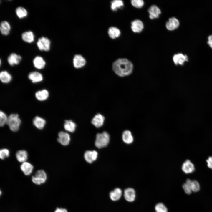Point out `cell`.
Wrapping results in <instances>:
<instances>
[{
    "label": "cell",
    "mask_w": 212,
    "mask_h": 212,
    "mask_svg": "<svg viewBox=\"0 0 212 212\" xmlns=\"http://www.w3.org/2000/svg\"><path fill=\"white\" fill-rule=\"evenodd\" d=\"M36 99L38 101H43L47 100L49 96V92L46 89H43L37 91L35 94Z\"/></svg>",
    "instance_id": "obj_17"
},
{
    "label": "cell",
    "mask_w": 212,
    "mask_h": 212,
    "mask_svg": "<svg viewBox=\"0 0 212 212\" xmlns=\"http://www.w3.org/2000/svg\"><path fill=\"white\" fill-rule=\"evenodd\" d=\"M131 3L133 6L138 8L142 7L144 4V1L142 0H132Z\"/></svg>",
    "instance_id": "obj_36"
},
{
    "label": "cell",
    "mask_w": 212,
    "mask_h": 212,
    "mask_svg": "<svg viewBox=\"0 0 212 212\" xmlns=\"http://www.w3.org/2000/svg\"><path fill=\"white\" fill-rule=\"evenodd\" d=\"M54 212H68L67 209L63 208H57Z\"/></svg>",
    "instance_id": "obj_40"
},
{
    "label": "cell",
    "mask_w": 212,
    "mask_h": 212,
    "mask_svg": "<svg viewBox=\"0 0 212 212\" xmlns=\"http://www.w3.org/2000/svg\"><path fill=\"white\" fill-rule=\"evenodd\" d=\"M105 120V117L103 115L100 113H97L92 119L91 123L96 127L99 128L103 125Z\"/></svg>",
    "instance_id": "obj_14"
},
{
    "label": "cell",
    "mask_w": 212,
    "mask_h": 212,
    "mask_svg": "<svg viewBox=\"0 0 212 212\" xmlns=\"http://www.w3.org/2000/svg\"><path fill=\"white\" fill-rule=\"evenodd\" d=\"M37 45L40 50L48 51L50 49V41L47 38L42 37L38 39Z\"/></svg>",
    "instance_id": "obj_5"
},
{
    "label": "cell",
    "mask_w": 212,
    "mask_h": 212,
    "mask_svg": "<svg viewBox=\"0 0 212 212\" xmlns=\"http://www.w3.org/2000/svg\"><path fill=\"white\" fill-rule=\"evenodd\" d=\"M11 26L9 23L7 21H4L0 24V30L1 33L4 35H7L9 33Z\"/></svg>",
    "instance_id": "obj_28"
},
{
    "label": "cell",
    "mask_w": 212,
    "mask_h": 212,
    "mask_svg": "<svg viewBox=\"0 0 212 212\" xmlns=\"http://www.w3.org/2000/svg\"><path fill=\"white\" fill-rule=\"evenodd\" d=\"M124 5L123 2L121 0H115L113 1L111 3V8L114 11H116L118 9H120Z\"/></svg>",
    "instance_id": "obj_30"
},
{
    "label": "cell",
    "mask_w": 212,
    "mask_h": 212,
    "mask_svg": "<svg viewBox=\"0 0 212 212\" xmlns=\"http://www.w3.org/2000/svg\"><path fill=\"white\" fill-rule=\"evenodd\" d=\"M20 168L25 175L28 176L30 175L32 173L34 167L30 163L26 161L21 163L20 166Z\"/></svg>",
    "instance_id": "obj_13"
},
{
    "label": "cell",
    "mask_w": 212,
    "mask_h": 212,
    "mask_svg": "<svg viewBox=\"0 0 212 212\" xmlns=\"http://www.w3.org/2000/svg\"><path fill=\"white\" fill-rule=\"evenodd\" d=\"M208 167L210 169H212V156L209 157L206 160Z\"/></svg>",
    "instance_id": "obj_38"
},
{
    "label": "cell",
    "mask_w": 212,
    "mask_h": 212,
    "mask_svg": "<svg viewBox=\"0 0 212 212\" xmlns=\"http://www.w3.org/2000/svg\"><path fill=\"white\" fill-rule=\"evenodd\" d=\"M33 125L37 129L42 130L44 127L46 123L44 118L39 116H36L32 120Z\"/></svg>",
    "instance_id": "obj_15"
},
{
    "label": "cell",
    "mask_w": 212,
    "mask_h": 212,
    "mask_svg": "<svg viewBox=\"0 0 212 212\" xmlns=\"http://www.w3.org/2000/svg\"><path fill=\"white\" fill-rule=\"evenodd\" d=\"M131 28L132 31L135 33L141 32L144 28V24L141 20L135 19L131 23Z\"/></svg>",
    "instance_id": "obj_12"
},
{
    "label": "cell",
    "mask_w": 212,
    "mask_h": 212,
    "mask_svg": "<svg viewBox=\"0 0 212 212\" xmlns=\"http://www.w3.org/2000/svg\"><path fill=\"white\" fill-rule=\"evenodd\" d=\"M33 64L34 67L38 69H41L44 68L46 63L43 58L40 56H36L33 61Z\"/></svg>",
    "instance_id": "obj_21"
},
{
    "label": "cell",
    "mask_w": 212,
    "mask_h": 212,
    "mask_svg": "<svg viewBox=\"0 0 212 212\" xmlns=\"http://www.w3.org/2000/svg\"><path fill=\"white\" fill-rule=\"evenodd\" d=\"M28 78L33 83H36L42 81L43 77L40 72L37 71H33L28 74Z\"/></svg>",
    "instance_id": "obj_9"
},
{
    "label": "cell",
    "mask_w": 212,
    "mask_h": 212,
    "mask_svg": "<svg viewBox=\"0 0 212 212\" xmlns=\"http://www.w3.org/2000/svg\"><path fill=\"white\" fill-rule=\"evenodd\" d=\"M188 57L186 55L181 53L175 54L173 57V62L176 65H183L185 62L188 61Z\"/></svg>",
    "instance_id": "obj_7"
},
{
    "label": "cell",
    "mask_w": 212,
    "mask_h": 212,
    "mask_svg": "<svg viewBox=\"0 0 212 212\" xmlns=\"http://www.w3.org/2000/svg\"><path fill=\"white\" fill-rule=\"evenodd\" d=\"M11 75L7 71L3 70L0 73V80L1 82L4 84L10 83L12 80Z\"/></svg>",
    "instance_id": "obj_23"
},
{
    "label": "cell",
    "mask_w": 212,
    "mask_h": 212,
    "mask_svg": "<svg viewBox=\"0 0 212 212\" xmlns=\"http://www.w3.org/2000/svg\"><path fill=\"white\" fill-rule=\"evenodd\" d=\"M73 65L76 68L79 69L84 66L86 62L85 58L80 54L75 55L73 59Z\"/></svg>",
    "instance_id": "obj_8"
},
{
    "label": "cell",
    "mask_w": 212,
    "mask_h": 212,
    "mask_svg": "<svg viewBox=\"0 0 212 212\" xmlns=\"http://www.w3.org/2000/svg\"><path fill=\"white\" fill-rule=\"evenodd\" d=\"M57 141L63 146L68 145L69 143L70 138L69 134L63 131L59 132L58 134Z\"/></svg>",
    "instance_id": "obj_6"
},
{
    "label": "cell",
    "mask_w": 212,
    "mask_h": 212,
    "mask_svg": "<svg viewBox=\"0 0 212 212\" xmlns=\"http://www.w3.org/2000/svg\"><path fill=\"white\" fill-rule=\"evenodd\" d=\"M122 195L121 190L119 188H117L111 191L109 196L112 200L115 201L119 200L120 198Z\"/></svg>",
    "instance_id": "obj_26"
},
{
    "label": "cell",
    "mask_w": 212,
    "mask_h": 212,
    "mask_svg": "<svg viewBox=\"0 0 212 212\" xmlns=\"http://www.w3.org/2000/svg\"><path fill=\"white\" fill-rule=\"evenodd\" d=\"M21 123V119L17 114L12 113L8 116L7 125L10 130L13 132H16L19 130Z\"/></svg>",
    "instance_id": "obj_2"
},
{
    "label": "cell",
    "mask_w": 212,
    "mask_h": 212,
    "mask_svg": "<svg viewBox=\"0 0 212 212\" xmlns=\"http://www.w3.org/2000/svg\"><path fill=\"white\" fill-rule=\"evenodd\" d=\"M64 126L66 131L73 132L75 130L76 125L72 120H66L64 121Z\"/></svg>",
    "instance_id": "obj_25"
},
{
    "label": "cell",
    "mask_w": 212,
    "mask_h": 212,
    "mask_svg": "<svg viewBox=\"0 0 212 212\" xmlns=\"http://www.w3.org/2000/svg\"><path fill=\"white\" fill-rule=\"evenodd\" d=\"M122 138L123 141L127 144H130L134 141L132 133L129 130H125L123 132Z\"/></svg>",
    "instance_id": "obj_24"
},
{
    "label": "cell",
    "mask_w": 212,
    "mask_h": 212,
    "mask_svg": "<svg viewBox=\"0 0 212 212\" xmlns=\"http://www.w3.org/2000/svg\"><path fill=\"white\" fill-rule=\"evenodd\" d=\"M15 156L17 161L22 163L26 161L28 159V154L26 150H21L16 152Z\"/></svg>",
    "instance_id": "obj_22"
},
{
    "label": "cell",
    "mask_w": 212,
    "mask_h": 212,
    "mask_svg": "<svg viewBox=\"0 0 212 212\" xmlns=\"http://www.w3.org/2000/svg\"><path fill=\"white\" fill-rule=\"evenodd\" d=\"M10 155L9 150L7 148L1 149L0 150V158L1 160H4L9 157Z\"/></svg>",
    "instance_id": "obj_34"
},
{
    "label": "cell",
    "mask_w": 212,
    "mask_h": 212,
    "mask_svg": "<svg viewBox=\"0 0 212 212\" xmlns=\"http://www.w3.org/2000/svg\"><path fill=\"white\" fill-rule=\"evenodd\" d=\"M148 12L149 14V17L151 19L158 18L161 13L160 9L155 5L151 6L148 8Z\"/></svg>",
    "instance_id": "obj_10"
},
{
    "label": "cell",
    "mask_w": 212,
    "mask_h": 212,
    "mask_svg": "<svg viewBox=\"0 0 212 212\" xmlns=\"http://www.w3.org/2000/svg\"><path fill=\"white\" fill-rule=\"evenodd\" d=\"M21 60V57L14 53H11L7 58L8 62L11 66L19 64Z\"/></svg>",
    "instance_id": "obj_16"
},
{
    "label": "cell",
    "mask_w": 212,
    "mask_h": 212,
    "mask_svg": "<svg viewBox=\"0 0 212 212\" xmlns=\"http://www.w3.org/2000/svg\"><path fill=\"white\" fill-rule=\"evenodd\" d=\"M133 69V65L130 61L125 58H120L115 60L112 64V69L118 76L124 77L130 75Z\"/></svg>",
    "instance_id": "obj_1"
},
{
    "label": "cell",
    "mask_w": 212,
    "mask_h": 212,
    "mask_svg": "<svg viewBox=\"0 0 212 212\" xmlns=\"http://www.w3.org/2000/svg\"><path fill=\"white\" fill-rule=\"evenodd\" d=\"M110 140V136L108 133L103 132L97 134L95 141V146L99 148L107 146Z\"/></svg>",
    "instance_id": "obj_3"
},
{
    "label": "cell",
    "mask_w": 212,
    "mask_h": 212,
    "mask_svg": "<svg viewBox=\"0 0 212 212\" xmlns=\"http://www.w3.org/2000/svg\"><path fill=\"white\" fill-rule=\"evenodd\" d=\"M182 169L183 171L186 174L191 173L194 171L195 167L193 164L189 160H186L183 163Z\"/></svg>",
    "instance_id": "obj_19"
},
{
    "label": "cell",
    "mask_w": 212,
    "mask_h": 212,
    "mask_svg": "<svg viewBox=\"0 0 212 212\" xmlns=\"http://www.w3.org/2000/svg\"><path fill=\"white\" fill-rule=\"evenodd\" d=\"M21 37L24 41L31 43L34 41V35L32 31H26L23 33L21 34Z\"/></svg>",
    "instance_id": "obj_27"
},
{
    "label": "cell",
    "mask_w": 212,
    "mask_h": 212,
    "mask_svg": "<svg viewBox=\"0 0 212 212\" xmlns=\"http://www.w3.org/2000/svg\"><path fill=\"white\" fill-rule=\"evenodd\" d=\"M16 13L18 17L20 19L26 17L28 14L26 9L22 7H17L16 10Z\"/></svg>",
    "instance_id": "obj_31"
},
{
    "label": "cell",
    "mask_w": 212,
    "mask_h": 212,
    "mask_svg": "<svg viewBox=\"0 0 212 212\" xmlns=\"http://www.w3.org/2000/svg\"><path fill=\"white\" fill-rule=\"evenodd\" d=\"M207 43L209 46L212 48V35L209 36L208 37Z\"/></svg>",
    "instance_id": "obj_39"
},
{
    "label": "cell",
    "mask_w": 212,
    "mask_h": 212,
    "mask_svg": "<svg viewBox=\"0 0 212 212\" xmlns=\"http://www.w3.org/2000/svg\"><path fill=\"white\" fill-rule=\"evenodd\" d=\"M47 179V174L43 170H37L32 177V180L33 183L38 185L44 183Z\"/></svg>",
    "instance_id": "obj_4"
},
{
    "label": "cell",
    "mask_w": 212,
    "mask_h": 212,
    "mask_svg": "<svg viewBox=\"0 0 212 212\" xmlns=\"http://www.w3.org/2000/svg\"><path fill=\"white\" fill-rule=\"evenodd\" d=\"M124 196L126 201L130 202H132L135 198V191L132 188H127L124 190Z\"/></svg>",
    "instance_id": "obj_20"
},
{
    "label": "cell",
    "mask_w": 212,
    "mask_h": 212,
    "mask_svg": "<svg viewBox=\"0 0 212 212\" xmlns=\"http://www.w3.org/2000/svg\"><path fill=\"white\" fill-rule=\"evenodd\" d=\"M155 208L156 212H168V209L166 207L161 203L156 204Z\"/></svg>",
    "instance_id": "obj_35"
},
{
    "label": "cell",
    "mask_w": 212,
    "mask_h": 212,
    "mask_svg": "<svg viewBox=\"0 0 212 212\" xmlns=\"http://www.w3.org/2000/svg\"><path fill=\"white\" fill-rule=\"evenodd\" d=\"M8 116L3 111L1 110L0 112V126L1 127L4 126L7 124Z\"/></svg>",
    "instance_id": "obj_33"
},
{
    "label": "cell",
    "mask_w": 212,
    "mask_h": 212,
    "mask_svg": "<svg viewBox=\"0 0 212 212\" xmlns=\"http://www.w3.org/2000/svg\"><path fill=\"white\" fill-rule=\"evenodd\" d=\"M191 187L192 191L196 192L200 189V185L198 182L196 180H192L191 183Z\"/></svg>",
    "instance_id": "obj_37"
},
{
    "label": "cell",
    "mask_w": 212,
    "mask_h": 212,
    "mask_svg": "<svg viewBox=\"0 0 212 212\" xmlns=\"http://www.w3.org/2000/svg\"><path fill=\"white\" fill-rule=\"evenodd\" d=\"M97 155V152L95 150H87L85 152L84 157L87 162L91 163L96 160Z\"/></svg>",
    "instance_id": "obj_18"
},
{
    "label": "cell",
    "mask_w": 212,
    "mask_h": 212,
    "mask_svg": "<svg viewBox=\"0 0 212 212\" xmlns=\"http://www.w3.org/2000/svg\"><path fill=\"white\" fill-rule=\"evenodd\" d=\"M179 20L175 17L170 18L165 24L166 29L169 31H173L177 29L179 26Z\"/></svg>",
    "instance_id": "obj_11"
},
{
    "label": "cell",
    "mask_w": 212,
    "mask_h": 212,
    "mask_svg": "<svg viewBox=\"0 0 212 212\" xmlns=\"http://www.w3.org/2000/svg\"><path fill=\"white\" fill-rule=\"evenodd\" d=\"M121 32L119 29L114 26L110 27L108 30V34L112 39H115L119 37Z\"/></svg>",
    "instance_id": "obj_29"
},
{
    "label": "cell",
    "mask_w": 212,
    "mask_h": 212,
    "mask_svg": "<svg viewBox=\"0 0 212 212\" xmlns=\"http://www.w3.org/2000/svg\"><path fill=\"white\" fill-rule=\"evenodd\" d=\"M192 180L189 179L186 180V182L183 185L182 187L185 192L186 194H191L192 191L191 187V183Z\"/></svg>",
    "instance_id": "obj_32"
}]
</instances>
